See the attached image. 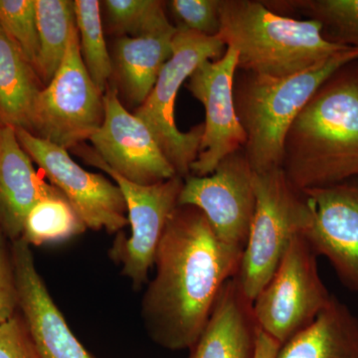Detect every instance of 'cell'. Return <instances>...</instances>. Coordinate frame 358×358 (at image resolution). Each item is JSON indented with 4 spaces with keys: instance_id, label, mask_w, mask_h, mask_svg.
<instances>
[{
    "instance_id": "cell-25",
    "label": "cell",
    "mask_w": 358,
    "mask_h": 358,
    "mask_svg": "<svg viewBox=\"0 0 358 358\" xmlns=\"http://www.w3.org/2000/svg\"><path fill=\"white\" fill-rule=\"evenodd\" d=\"M110 29L124 37H141L173 26L166 2L159 0H106L103 2Z\"/></svg>"
},
{
    "instance_id": "cell-12",
    "label": "cell",
    "mask_w": 358,
    "mask_h": 358,
    "mask_svg": "<svg viewBox=\"0 0 358 358\" xmlns=\"http://www.w3.org/2000/svg\"><path fill=\"white\" fill-rule=\"evenodd\" d=\"M237 70V51L227 46L222 57L203 61L188 78L186 87L205 110L203 136L190 176H209L228 155L244 150L246 134L235 106Z\"/></svg>"
},
{
    "instance_id": "cell-27",
    "label": "cell",
    "mask_w": 358,
    "mask_h": 358,
    "mask_svg": "<svg viewBox=\"0 0 358 358\" xmlns=\"http://www.w3.org/2000/svg\"><path fill=\"white\" fill-rule=\"evenodd\" d=\"M221 4L222 0H173L169 6L178 27L214 37L220 31Z\"/></svg>"
},
{
    "instance_id": "cell-8",
    "label": "cell",
    "mask_w": 358,
    "mask_h": 358,
    "mask_svg": "<svg viewBox=\"0 0 358 358\" xmlns=\"http://www.w3.org/2000/svg\"><path fill=\"white\" fill-rule=\"evenodd\" d=\"M103 96L85 67L76 25L62 64L37 96L30 133L65 150H74L102 124Z\"/></svg>"
},
{
    "instance_id": "cell-13",
    "label": "cell",
    "mask_w": 358,
    "mask_h": 358,
    "mask_svg": "<svg viewBox=\"0 0 358 358\" xmlns=\"http://www.w3.org/2000/svg\"><path fill=\"white\" fill-rule=\"evenodd\" d=\"M103 101L102 124L89 141L105 166L140 185L178 176L147 124L124 107L115 87L109 85Z\"/></svg>"
},
{
    "instance_id": "cell-1",
    "label": "cell",
    "mask_w": 358,
    "mask_h": 358,
    "mask_svg": "<svg viewBox=\"0 0 358 358\" xmlns=\"http://www.w3.org/2000/svg\"><path fill=\"white\" fill-rule=\"evenodd\" d=\"M242 254L216 236L199 209L178 205L155 257L154 279L141 305L145 331L166 350H190L203 331L224 285Z\"/></svg>"
},
{
    "instance_id": "cell-22",
    "label": "cell",
    "mask_w": 358,
    "mask_h": 358,
    "mask_svg": "<svg viewBox=\"0 0 358 358\" xmlns=\"http://www.w3.org/2000/svg\"><path fill=\"white\" fill-rule=\"evenodd\" d=\"M86 230L72 205L55 187L28 212L21 239L30 246H42L65 241Z\"/></svg>"
},
{
    "instance_id": "cell-6",
    "label": "cell",
    "mask_w": 358,
    "mask_h": 358,
    "mask_svg": "<svg viewBox=\"0 0 358 358\" xmlns=\"http://www.w3.org/2000/svg\"><path fill=\"white\" fill-rule=\"evenodd\" d=\"M227 46L218 36L178 27L173 56L166 63L154 89L134 115L147 124L176 176L185 179L199 154L204 124L183 133L176 126V102L179 89L205 60H217Z\"/></svg>"
},
{
    "instance_id": "cell-30",
    "label": "cell",
    "mask_w": 358,
    "mask_h": 358,
    "mask_svg": "<svg viewBox=\"0 0 358 358\" xmlns=\"http://www.w3.org/2000/svg\"><path fill=\"white\" fill-rule=\"evenodd\" d=\"M281 343L259 329L257 333L256 352L254 358H277Z\"/></svg>"
},
{
    "instance_id": "cell-2",
    "label": "cell",
    "mask_w": 358,
    "mask_h": 358,
    "mask_svg": "<svg viewBox=\"0 0 358 358\" xmlns=\"http://www.w3.org/2000/svg\"><path fill=\"white\" fill-rule=\"evenodd\" d=\"M282 169L300 192L358 178V60L329 78L294 119Z\"/></svg>"
},
{
    "instance_id": "cell-10",
    "label": "cell",
    "mask_w": 358,
    "mask_h": 358,
    "mask_svg": "<svg viewBox=\"0 0 358 358\" xmlns=\"http://www.w3.org/2000/svg\"><path fill=\"white\" fill-rule=\"evenodd\" d=\"M15 133L21 147L62 192L87 229L117 233L129 225L126 201L117 183L87 171L65 148L24 129H15Z\"/></svg>"
},
{
    "instance_id": "cell-26",
    "label": "cell",
    "mask_w": 358,
    "mask_h": 358,
    "mask_svg": "<svg viewBox=\"0 0 358 358\" xmlns=\"http://www.w3.org/2000/svg\"><path fill=\"white\" fill-rule=\"evenodd\" d=\"M0 27L35 69L39 50L35 0H0Z\"/></svg>"
},
{
    "instance_id": "cell-21",
    "label": "cell",
    "mask_w": 358,
    "mask_h": 358,
    "mask_svg": "<svg viewBox=\"0 0 358 358\" xmlns=\"http://www.w3.org/2000/svg\"><path fill=\"white\" fill-rule=\"evenodd\" d=\"M35 9L39 43L35 71L45 87L62 64L76 15L70 0H35Z\"/></svg>"
},
{
    "instance_id": "cell-14",
    "label": "cell",
    "mask_w": 358,
    "mask_h": 358,
    "mask_svg": "<svg viewBox=\"0 0 358 358\" xmlns=\"http://www.w3.org/2000/svg\"><path fill=\"white\" fill-rule=\"evenodd\" d=\"M301 192L308 208L303 236L346 288L358 293V178Z\"/></svg>"
},
{
    "instance_id": "cell-11",
    "label": "cell",
    "mask_w": 358,
    "mask_h": 358,
    "mask_svg": "<svg viewBox=\"0 0 358 358\" xmlns=\"http://www.w3.org/2000/svg\"><path fill=\"white\" fill-rule=\"evenodd\" d=\"M178 205L199 209L219 240L243 255L256 207L254 171L244 150L228 155L209 176L186 178Z\"/></svg>"
},
{
    "instance_id": "cell-16",
    "label": "cell",
    "mask_w": 358,
    "mask_h": 358,
    "mask_svg": "<svg viewBox=\"0 0 358 358\" xmlns=\"http://www.w3.org/2000/svg\"><path fill=\"white\" fill-rule=\"evenodd\" d=\"M54 189L35 171L15 129L0 124V227L4 235L13 242L20 239L28 212Z\"/></svg>"
},
{
    "instance_id": "cell-18",
    "label": "cell",
    "mask_w": 358,
    "mask_h": 358,
    "mask_svg": "<svg viewBox=\"0 0 358 358\" xmlns=\"http://www.w3.org/2000/svg\"><path fill=\"white\" fill-rule=\"evenodd\" d=\"M173 25L141 37H120L115 41L114 73L124 95L131 105L141 107L157 83L160 71L173 56Z\"/></svg>"
},
{
    "instance_id": "cell-7",
    "label": "cell",
    "mask_w": 358,
    "mask_h": 358,
    "mask_svg": "<svg viewBox=\"0 0 358 358\" xmlns=\"http://www.w3.org/2000/svg\"><path fill=\"white\" fill-rule=\"evenodd\" d=\"M317 258L303 234L294 236L253 301L257 326L281 345L310 326L333 298L320 278Z\"/></svg>"
},
{
    "instance_id": "cell-9",
    "label": "cell",
    "mask_w": 358,
    "mask_h": 358,
    "mask_svg": "<svg viewBox=\"0 0 358 358\" xmlns=\"http://www.w3.org/2000/svg\"><path fill=\"white\" fill-rule=\"evenodd\" d=\"M74 150L85 162L109 174L122 190L131 235L127 238L122 233L117 234L110 257L122 266V275L131 282L134 289H140L154 267L157 247L167 221L178 207L185 179L174 176L157 185H136L110 171L95 150L81 145Z\"/></svg>"
},
{
    "instance_id": "cell-3",
    "label": "cell",
    "mask_w": 358,
    "mask_h": 358,
    "mask_svg": "<svg viewBox=\"0 0 358 358\" xmlns=\"http://www.w3.org/2000/svg\"><path fill=\"white\" fill-rule=\"evenodd\" d=\"M220 20L217 36L237 51L238 70L257 76H289L352 48L327 39L319 21L275 13L265 2L222 0Z\"/></svg>"
},
{
    "instance_id": "cell-17",
    "label": "cell",
    "mask_w": 358,
    "mask_h": 358,
    "mask_svg": "<svg viewBox=\"0 0 358 358\" xmlns=\"http://www.w3.org/2000/svg\"><path fill=\"white\" fill-rule=\"evenodd\" d=\"M252 305L235 277L228 280L189 358L255 357L258 326Z\"/></svg>"
},
{
    "instance_id": "cell-15",
    "label": "cell",
    "mask_w": 358,
    "mask_h": 358,
    "mask_svg": "<svg viewBox=\"0 0 358 358\" xmlns=\"http://www.w3.org/2000/svg\"><path fill=\"white\" fill-rule=\"evenodd\" d=\"M18 308L41 358H95L80 343L37 271L31 246L11 245Z\"/></svg>"
},
{
    "instance_id": "cell-23",
    "label": "cell",
    "mask_w": 358,
    "mask_h": 358,
    "mask_svg": "<svg viewBox=\"0 0 358 358\" xmlns=\"http://www.w3.org/2000/svg\"><path fill=\"white\" fill-rule=\"evenodd\" d=\"M100 3L98 0H75L74 8L85 67L103 95L114 74V66L103 36Z\"/></svg>"
},
{
    "instance_id": "cell-20",
    "label": "cell",
    "mask_w": 358,
    "mask_h": 358,
    "mask_svg": "<svg viewBox=\"0 0 358 358\" xmlns=\"http://www.w3.org/2000/svg\"><path fill=\"white\" fill-rule=\"evenodd\" d=\"M44 85L0 27V124L31 131L33 110Z\"/></svg>"
},
{
    "instance_id": "cell-19",
    "label": "cell",
    "mask_w": 358,
    "mask_h": 358,
    "mask_svg": "<svg viewBox=\"0 0 358 358\" xmlns=\"http://www.w3.org/2000/svg\"><path fill=\"white\" fill-rule=\"evenodd\" d=\"M277 358H358V319L333 296L310 326L282 345Z\"/></svg>"
},
{
    "instance_id": "cell-5",
    "label": "cell",
    "mask_w": 358,
    "mask_h": 358,
    "mask_svg": "<svg viewBox=\"0 0 358 358\" xmlns=\"http://www.w3.org/2000/svg\"><path fill=\"white\" fill-rule=\"evenodd\" d=\"M255 213L235 279L253 303L274 275L294 236L308 223L303 192L296 189L282 169L254 173Z\"/></svg>"
},
{
    "instance_id": "cell-24",
    "label": "cell",
    "mask_w": 358,
    "mask_h": 358,
    "mask_svg": "<svg viewBox=\"0 0 358 358\" xmlns=\"http://www.w3.org/2000/svg\"><path fill=\"white\" fill-rule=\"evenodd\" d=\"M322 23L329 41L358 48V0H299L285 1Z\"/></svg>"
},
{
    "instance_id": "cell-28",
    "label": "cell",
    "mask_w": 358,
    "mask_h": 358,
    "mask_svg": "<svg viewBox=\"0 0 358 358\" xmlns=\"http://www.w3.org/2000/svg\"><path fill=\"white\" fill-rule=\"evenodd\" d=\"M0 358H41L24 319L17 313L0 326Z\"/></svg>"
},
{
    "instance_id": "cell-29",
    "label": "cell",
    "mask_w": 358,
    "mask_h": 358,
    "mask_svg": "<svg viewBox=\"0 0 358 358\" xmlns=\"http://www.w3.org/2000/svg\"><path fill=\"white\" fill-rule=\"evenodd\" d=\"M4 237L6 236L0 227V326L13 317L18 308L11 251H7Z\"/></svg>"
},
{
    "instance_id": "cell-4",
    "label": "cell",
    "mask_w": 358,
    "mask_h": 358,
    "mask_svg": "<svg viewBox=\"0 0 358 358\" xmlns=\"http://www.w3.org/2000/svg\"><path fill=\"white\" fill-rule=\"evenodd\" d=\"M357 60L358 48H348L289 76L246 73L234 96L246 134L244 154L254 173L282 169L285 138L294 119L329 78Z\"/></svg>"
}]
</instances>
